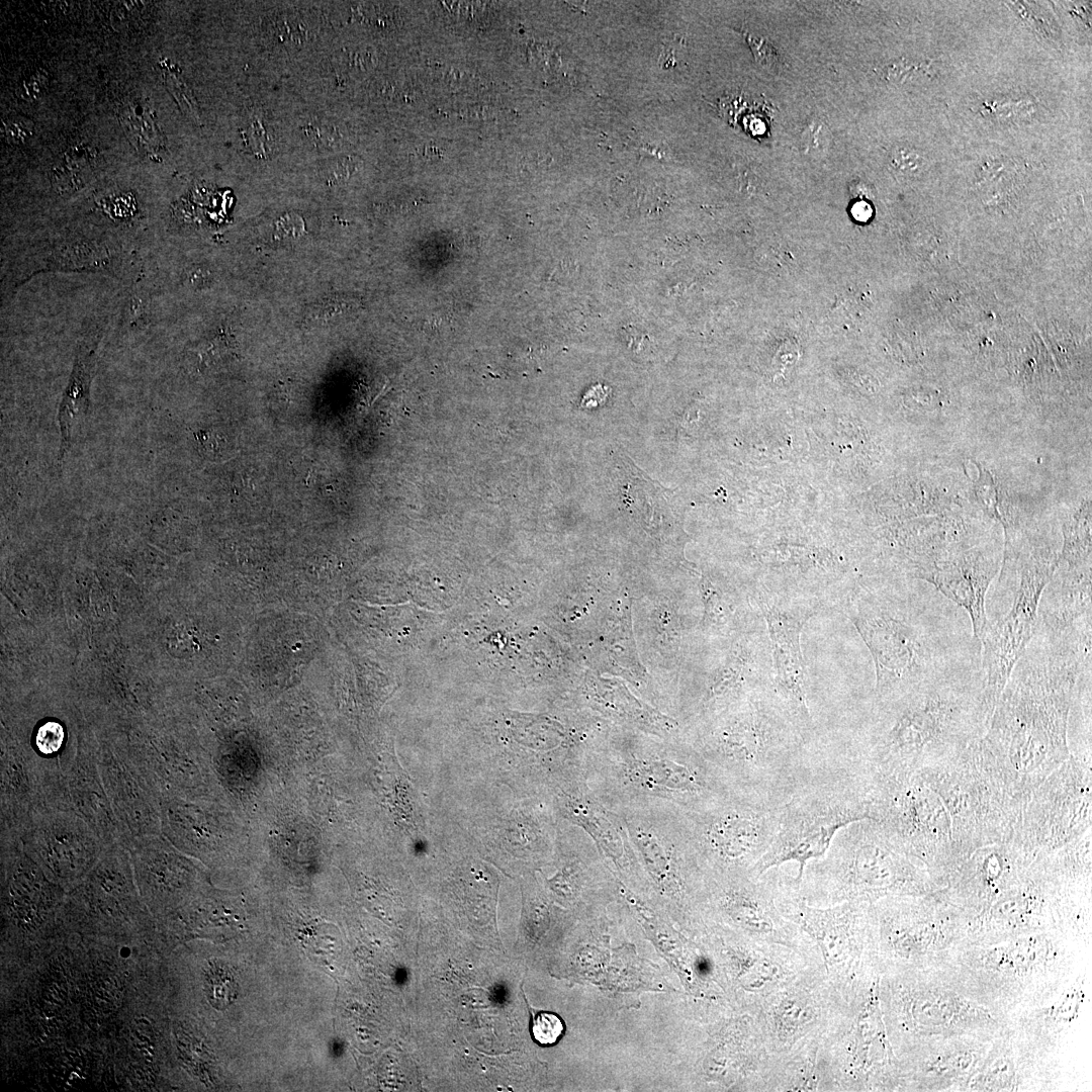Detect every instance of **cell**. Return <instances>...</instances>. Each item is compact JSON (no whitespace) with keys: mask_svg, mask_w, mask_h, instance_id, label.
Masks as SVG:
<instances>
[{"mask_svg":"<svg viewBox=\"0 0 1092 1092\" xmlns=\"http://www.w3.org/2000/svg\"><path fill=\"white\" fill-rule=\"evenodd\" d=\"M31 130L29 120L14 118L5 122V133L14 143H21L29 138Z\"/></svg>","mask_w":1092,"mask_h":1092,"instance_id":"cell-28","label":"cell"},{"mask_svg":"<svg viewBox=\"0 0 1092 1092\" xmlns=\"http://www.w3.org/2000/svg\"><path fill=\"white\" fill-rule=\"evenodd\" d=\"M1091 830V764L1069 756L1030 794L1014 841L1052 852Z\"/></svg>","mask_w":1092,"mask_h":1092,"instance_id":"cell-13","label":"cell"},{"mask_svg":"<svg viewBox=\"0 0 1092 1092\" xmlns=\"http://www.w3.org/2000/svg\"><path fill=\"white\" fill-rule=\"evenodd\" d=\"M203 990L215 1009L224 1010L231 1006L239 994L233 968L221 960H210L203 969Z\"/></svg>","mask_w":1092,"mask_h":1092,"instance_id":"cell-23","label":"cell"},{"mask_svg":"<svg viewBox=\"0 0 1092 1092\" xmlns=\"http://www.w3.org/2000/svg\"><path fill=\"white\" fill-rule=\"evenodd\" d=\"M1088 660L1091 624L1057 632L1037 623L997 700L982 739L1025 803L1070 756L1069 713Z\"/></svg>","mask_w":1092,"mask_h":1092,"instance_id":"cell-1","label":"cell"},{"mask_svg":"<svg viewBox=\"0 0 1092 1092\" xmlns=\"http://www.w3.org/2000/svg\"><path fill=\"white\" fill-rule=\"evenodd\" d=\"M97 763L121 842L161 833V797L123 749L96 751Z\"/></svg>","mask_w":1092,"mask_h":1092,"instance_id":"cell-16","label":"cell"},{"mask_svg":"<svg viewBox=\"0 0 1092 1092\" xmlns=\"http://www.w3.org/2000/svg\"><path fill=\"white\" fill-rule=\"evenodd\" d=\"M70 806L98 834L106 846L121 842V833L104 789L96 751L79 749L68 778Z\"/></svg>","mask_w":1092,"mask_h":1092,"instance_id":"cell-19","label":"cell"},{"mask_svg":"<svg viewBox=\"0 0 1092 1092\" xmlns=\"http://www.w3.org/2000/svg\"><path fill=\"white\" fill-rule=\"evenodd\" d=\"M915 774L940 798L948 813L959 863L978 848L1016 837L1026 804L1015 794L982 737Z\"/></svg>","mask_w":1092,"mask_h":1092,"instance_id":"cell-6","label":"cell"},{"mask_svg":"<svg viewBox=\"0 0 1092 1092\" xmlns=\"http://www.w3.org/2000/svg\"><path fill=\"white\" fill-rule=\"evenodd\" d=\"M842 1004L822 965L812 966L766 995L757 1005L756 1023L772 1056L805 1038L823 1034Z\"/></svg>","mask_w":1092,"mask_h":1092,"instance_id":"cell-14","label":"cell"},{"mask_svg":"<svg viewBox=\"0 0 1092 1092\" xmlns=\"http://www.w3.org/2000/svg\"><path fill=\"white\" fill-rule=\"evenodd\" d=\"M866 819L872 820L868 780L845 763L826 758L781 802L775 838L751 874L759 877L796 861L793 880L799 886L806 864L825 854L836 833Z\"/></svg>","mask_w":1092,"mask_h":1092,"instance_id":"cell-7","label":"cell"},{"mask_svg":"<svg viewBox=\"0 0 1092 1092\" xmlns=\"http://www.w3.org/2000/svg\"><path fill=\"white\" fill-rule=\"evenodd\" d=\"M852 618L876 666V700L981 667L968 613L929 582L869 593Z\"/></svg>","mask_w":1092,"mask_h":1092,"instance_id":"cell-2","label":"cell"},{"mask_svg":"<svg viewBox=\"0 0 1092 1092\" xmlns=\"http://www.w3.org/2000/svg\"><path fill=\"white\" fill-rule=\"evenodd\" d=\"M564 1026L554 1013L540 1012L532 1022V1035L534 1039L543 1045L555 1043L563 1032Z\"/></svg>","mask_w":1092,"mask_h":1092,"instance_id":"cell-24","label":"cell"},{"mask_svg":"<svg viewBox=\"0 0 1092 1092\" xmlns=\"http://www.w3.org/2000/svg\"><path fill=\"white\" fill-rule=\"evenodd\" d=\"M875 706L862 741L837 756L868 780L910 775L952 756L982 737L991 718L981 668L922 682Z\"/></svg>","mask_w":1092,"mask_h":1092,"instance_id":"cell-3","label":"cell"},{"mask_svg":"<svg viewBox=\"0 0 1092 1092\" xmlns=\"http://www.w3.org/2000/svg\"><path fill=\"white\" fill-rule=\"evenodd\" d=\"M777 905L782 915L796 924L818 949L825 977L845 997L854 989L859 932L871 912L870 903L844 902L830 906L809 904L793 878L778 874Z\"/></svg>","mask_w":1092,"mask_h":1092,"instance_id":"cell-12","label":"cell"},{"mask_svg":"<svg viewBox=\"0 0 1092 1092\" xmlns=\"http://www.w3.org/2000/svg\"><path fill=\"white\" fill-rule=\"evenodd\" d=\"M583 783L597 801L616 812L658 810L688 815L735 795L694 748L589 754Z\"/></svg>","mask_w":1092,"mask_h":1092,"instance_id":"cell-5","label":"cell"},{"mask_svg":"<svg viewBox=\"0 0 1092 1092\" xmlns=\"http://www.w3.org/2000/svg\"><path fill=\"white\" fill-rule=\"evenodd\" d=\"M48 77L46 74L37 73L29 80L23 83L19 91V95L24 99L38 98L46 89Z\"/></svg>","mask_w":1092,"mask_h":1092,"instance_id":"cell-29","label":"cell"},{"mask_svg":"<svg viewBox=\"0 0 1092 1092\" xmlns=\"http://www.w3.org/2000/svg\"><path fill=\"white\" fill-rule=\"evenodd\" d=\"M781 802L735 794L684 815L698 860L724 876L751 874L775 838Z\"/></svg>","mask_w":1092,"mask_h":1092,"instance_id":"cell-11","label":"cell"},{"mask_svg":"<svg viewBox=\"0 0 1092 1092\" xmlns=\"http://www.w3.org/2000/svg\"><path fill=\"white\" fill-rule=\"evenodd\" d=\"M1091 566L1061 568L1041 594L1037 623L1063 632L1091 620Z\"/></svg>","mask_w":1092,"mask_h":1092,"instance_id":"cell-20","label":"cell"},{"mask_svg":"<svg viewBox=\"0 0 1092 1092\" xmlns=\"http://www.w3.org/2000/svg\"><path fill=\"white\" fill-rule=\"evenodd\" d=\"M925 163V158L918 151L911 148H897L893 151L891 157L893 168L904 175L918 173Z\"/></svg>","mask_w":1092,"mask_h":1092,"instance_id":"cell-25","label":"cell"},{"mask_svg":"<svg viewBox=\"0 0 1092 1092\" xmlns=\"http://www.w3.org/2000/svg\"><path fill=\"white\" fill-rule=\"evenodd\" d=\"M694 749L735 794L781 801L824 760L763 702L748 703Z\"/></svg>","mask_w":1092,"mask_h":1092,"instance_id":"cell-4","label":"cell"},{"mask_svg":"<svg viewBox=\"0 0 1092 1092\" xmlns=\"http://www.w3.org/2000/svg\"><path fill=\"white\" fill-rule=\"evenodd\" d=\"M120 120L135 148L149 155L159 154L163 140L148 105L140 101L128 103L120 112Z\"/></svg>","mask_w":1092,"mask_h":1092,"instance_id":"cell-22","label":"cell"},{"mask_svg":"<svg viewBox=\"0 0 1092 1092\" xmlns=\"http://www.w3.org/2000/svg\"><path fill=\"white\" fill-rule=\"evenodd\" d=\"M99 340V334H89L78 342L73 368L57 415L61 435L59 461L63 460L71 449L74 428L90 413L91 384L97 362Z\"/></svg>","mask_w":1092,"mask_h":1092,"instance_id":"cell-21","label":"cell"},{"mask_svg":"<svg viewBox=\"0 0 1092 1092\" xmlns=\"http://www.w3.org/2000/svg\"><path fill=\"white\" fill-rule=\"evenodd\" d=\"M872 820L906 854L928 868L960 864L948 813L915 774L870 781Z\"/></svg>","mask_w":1092,"mask_h":1092,"instance_id":"cell-10","label":"cell"},{"mask_svg":"<svg viewBox=\"0 0 1092 1092\" xmlns=\"http://www.w3.org/2000/svg\"><path fill=\"white\" fill-rule=\"evenodd\" d=\"M20 839L25 853L46 877L68 891L86 877L107 847L75 811L48 806L33 811Z\"/></svg>","mask_w":1092,"mask_h":1092,"instance_id":"cell-15","label":"cell"},{"mask_svg":"<svg viewBox=\"0 0 1092 1092\" xmlns=\"http://www.w3.org/2000/svg\"><path fill=\"white\" fill-rule=\"evenodd\" d=\"M921 862L901 850L874 820L850 823L825 854L810 860L798 886L811 905L872 903L925 890Z\"/></svg>","mask_w":1092,"mask_h":1092,"instance_id":"cell-8","label":"cell"},{"mask_svg":"<svg viewBox=\"0 0 1092 1092\" xmlns=\"http://www.w3.org/2000/svg\"><path fill=\"white\" fill-rule=\"evenodd\" d=\"M998 569L990 545L964 549L937 563L925 581L969 615L976 637L985 625V600Z\"/></svg>","mask_w":1092,"mask_h":1092,"instance_id":"cell-18","label":"cell"},{"mask_svg":"<svg viewBox=\"0 0 1092 1092\" xmlns=\"http://www.w3.org/2000/svg\"><path fill=\"white\" fill-rule=\"evenodd\" d=\"M760 609L768 628L778 685L786 702L788 715L792 719V725L810 744L813 722L800 647V633L809 615L796 617L769 605L761 597Z\"/></svg>","mask_w":1092,"mask_h":1092,"instance_id":"cell-17","label":"cell"},{"mask_svg":"<svg viewBox=\"0 0 1092 1092\" xmlns=\"http://www.w3.org/2000/svg\"><path fill=\"white\" fill-rule=\"evenodd\" d=\"M852 214L858 220H867L872 214V209L868 203L860 201L853 205Z\"/></svg>","mask_w":1092,"mask_h":1092,"instance_id":"cell-30","label":"cell"},{"mask_svg":"<svg viewBox=\"0 0 1092 1092\" xmlns=\"http://www.w3.org/2000/svg\"><path fill=\"white\" fill-rule=\"evenodd\" d=\"M990 586L985 600L981 642L984 698L992 712L1015 662L1037 626L1041 594L1054 574L1056 552L1046 544L1026 543Z\"/></svg>","mask_w":1092,"mask_h":1092,"instance_id":"cell-9","label":"cell"},{"mask_svg":"<svg viewBox=\"0 0 1092 1092\" xmlns=\"http://www.w3.org/2000/svg\"><path fill=\"white\" fill-rule=\"evenodd\" d=\"M166 78L168 87L170 91L174 94L177 102H179L185 108L186 113L192 116L193 119H198L197 110L193 102L191 101V97H189V95L187 94V90L183 86V84L176 78L175 75L172 76L171 74H167Z\"/></svg>","mask_w":1092,"mask_h":1092,"instance_id":"cell-27","label":"cell"},{"mask_svg":"<svg viewBox=\"0 0 1092 1092\" xmlns=\"http://www.w3.org/2000/svg\"><path fill=\"white\" fill-rule=\"evenodd\" d=\"M747 41L753 52L755 60L764 67H772L778 63V55L771 43L764 38L747 35Z\"/></svg>","mask_w":1092,"mask_h":1092,"instance_id":"cell-26","label":"cell"}]
</instances>
